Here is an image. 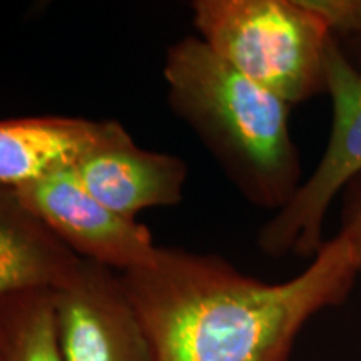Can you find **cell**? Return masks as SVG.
Segmentation results:
<instances>
[{"label": "cell", "mask_w": 361, "mask_h": 361, "mask_svg": "<svg viewBox=\"0 0 361 361\" xmlns=\"http://www.w3.org/2000/svg\"><path fill=\"white\" fill-rule=\"evenodd\" d=\"M106 121L32 116L0 119V188L17 189L72 169L101 137Z\"/></svg>", "instance_id": "ba28073f"}, {"label": "cell", "mask_w": 361, "mask_h": 361, "mask_svg": "<svg viewBox=\"0 0 361 361\" xmlns=\"http://www.w3.org/2000/svg\"><path fill=\"white\" fill-rule=\"evenodd\" d=\"M0 361H64L52 290H29L0 301Z\"/></svg>", "instance_id": "30bf717a"}, {"label": "cell", "mask_w": 361, "mask_h": 361, "mask_svg": "<svg viewBox=\"0 0 361 361\" xmlns=\"http://www.w3.org/2000/svg\"><path fill=\"white\" fill-rule=\"evenodd\" d=\"M331 25L343 56L361 74V0H313Z\"/></svg>", "instance_id": "8fae6325"}, {"label": "cell", "mask_w": 361, "mask_h": 361, "mask_svg": "<svg viewBox=\"0 0 361 361\" xmlns=\"http://www.w3.org/2000/svg\"><path fill=\"white\" fill-rule=\"evenodd\" d=\"M360 273L353 247L336 234L281 283L168 246L149 268L121 273V281L154 361H290L310 319L345 303Z\"/></svg>", "instance_id": "6da1fadb"}, {"label": "cell", "mask_w": 361, "mask_h": 361, "mask_svg": "<svg viewBox=\"0 0 361 361\" xmlns=\"http://www.w3.org/2000/svg\"><path fill=\"white\" fill-rule=\"evenodd\" d=\"M171 109L196 133L251 204L278 211L301 184L290 104L251 82L197 35L168 49Z\"/></svg>", "instance_id": "7a4b0ae2"}, {"label": "cell", "mask_w": 361, "mask_h": 361, "mask_svg": "<svg viewBox=\"0 0 361 361\" xmlns=\"http://www.w3.org/2000/svg\"><path fill=\"white\" fill-rule=\"evenodd\" d=\"M72 171L94 197L128 219L179 204L188 180L180 157L139 147L116 121H106L101 137Z\"/></svg>", "instance_id": "52a82bcc"}, {"label": "cell", "mask_w": 361, "mask_h": 361, "mask_svg": "<svg viewBox=\"0 0 361 361\" xmlns=\"http://www.w3.org/2000/svg\"><path fill=\"white\" fill-rule=\"evenodd\" d=\"M52 295L64 361H154L114 269L80 259Z\"/></svg>", "instance_id": "8992f818"}, {"label": "cell", "mask_w": 361, "mask_h": 361, "mask_svg": "<svg viewBox=\"0 0 361 361\" xmlns=\"http://www.w3.org/2000/svg\"><path fill=\"white\" fill-rule=\"evenodd\" d=\"M79 263L12 189L0 188V301L22 291L54 290Z\"/></svg>", "instance_id": "9c48e42d"}, {"label": "cell", "mask_w": 361, "mask_h": 361, "mask_svg": "<svg viewBox=\"0 0 361 361\" xmlns=\"http://www.w3.org/2000/svg\"><path fill=\"white\" fill-rule=\"evenodd\" d=\"M338 236L350 243L361 268V176L340 196V231Z\"/></svg>", "instance_id": "7c38bea8"}, {"label": "cell", "mask_w": 361, "mask_h": 361, "mask_svg": "<svg viewBox=\"0 0 361 361\" xmlns=\"http://www.w3.org/2000/svg\"><path fill=\"white\" fill-rule=\"evenodd\" d=\"M13 192L80 259L121 273L156 263L159 246L146 226L102 204L72 169L45 176Z\"/></svg>", "instance_id": "5b68a950"}, {"label": "cell", "mask_w": 361, "mask_h": 361, "mask_svg": "<svg viewBox=\"0 0 361 361\" xmlns=\"http://www.w3.org/2000/svg\"><path fill=\"white\" fill-rule=\"evenodd\" d=\"M191 11L216 56L290 106L328 92L335 37L313 0H196Z\"/></svg>", "instance_id": "3957f363"}, {"label": "cell", "mask_w": 361, "mask_h": 361, "mask_svg": "<svg viewBox=\"0 0 361 361\" xmlns=\"http://www.w3.org/2000/svg\"><path fill=\"white\" fill-rule=\"evenodd\" d=\"M331 128L322 159L295 194L258 231V247L271 258H313L324 245V221L343 191L361 176V74L336 40L328 57Z\"/></svg>", "instance_id": "277c9868"}]
</instances>
